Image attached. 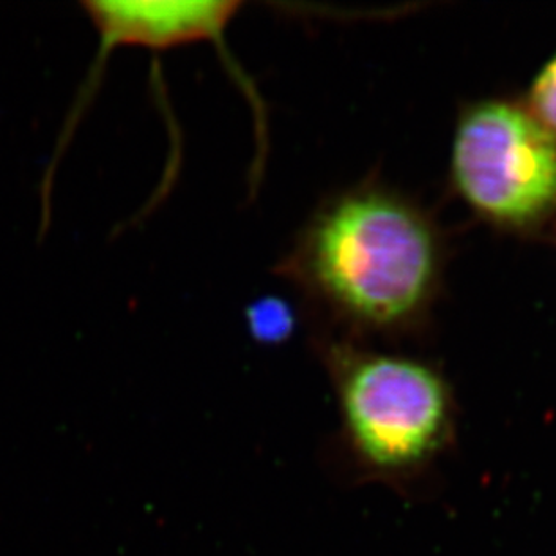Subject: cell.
I'll list each match as a JSON object with an SVG mask.
<instances>
[{
	"label": "cell",
	"instance_id": "obj_4",
	"mask_svg": "<svg viewBox=\"0 0 556 556\" xmlns=\"http://www.w3.org/2000/svg\"><path fill=\"white\" fill-rule=\"evenodd\" d=\"M240 8L232 0H94L84 4L103 42L155 51L220 38Z\"/></svg>",
	"mask_w": 556,
	"mask_h": 556
},
{
	"label": "cell",
	"instance_id": "obj_5",
	"mask_svg": "<svg viewBox=\"0 0 556 556\" xmlns=\"http://www.w3.org/2000/svg\"><path fill=\"white\" fill-rule=\"evenodd\" d=\"M249 325L257 341L281 342L294 331V309L287 305V301L276 298L257 301L249 309Z\"/></svg>",
	"mask_w": 556,
	"mask_h": 556
},
{
	"label": "cell",
	"instance_id": "obj_2",
	"mask_svg": "<svg viewBox=\"0 0 556 556\" xmlns=\"http://www.w3.org/2000/svg\"><path fill=\"white\" fill-rule=\"evenodd\" d=\"M341 410L342 438L369 476L426 472L452 445L456 399L438 366L353 339L317 342Z\"/></svg>",
	"mask_w": 556,
	"mask_h": 556
},
{
	"label": "cell",
	"instance_id": "obj_1",
	"mask_svg": "<svg viewBox=\"0 0 556 556\" xmlns=\"http://www.w3.org/2000/svg\"><path fill=\"white\" fill-rule=\"evenodd\" d=\"M434 216L375 179L323 200L279 273L346 339H399L426 328L445 278Z\"/></svg>",
	"mask_w": 556,
	"mask_h": 556
},
{
	"label": "cell",
	"instance_id": "obj_3",
	"mask_svg": "<svg viewBox=\"0 0 556 556\" xmlns=\"http://www.w3.org/2000/svg\"><path fill=\"white\" fill-rule=\"evenodd\" d=\"M448 186L494 231L544 240L556 235V136L522 96H489L459 109Z\"/></svg>",
	"mask_w": 556,
	"mask_h": 556
},
{
	"label": "cell",
	"instance_id": "obj_6",
	"mask_svg": "<svg viewBox=\"0 0 556 556\" xmlns=\"http://www.w3.org/2000/svg\"><path fill=\"white\" fill-rule=\"evenodd\" d=\"M522 100L536 119L556 136V53L536 71Z\"/></svg>",
	"mask_w": 556,
	"mask_h": 556
}]
</instances>
